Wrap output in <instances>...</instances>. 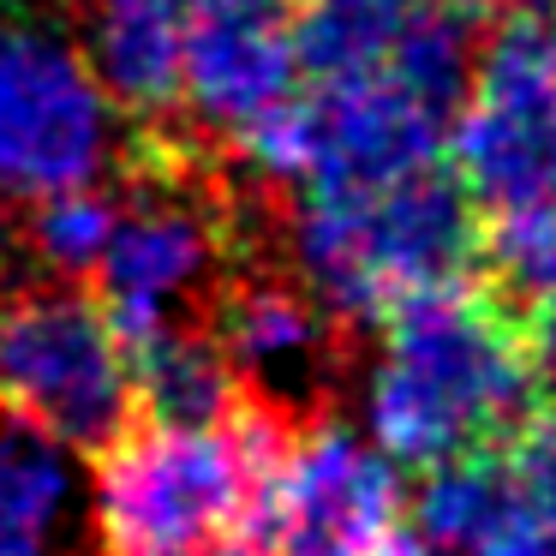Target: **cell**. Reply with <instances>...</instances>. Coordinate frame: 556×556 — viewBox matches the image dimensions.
Masks as SVG:
<instances>
[{"mask_svg": "<svg viewBox=\"0 0 556 556\" xmlns=\"http://www.w3.org/2000/svg\"><path fill=\"white\" fill-rule=\"evenodd\" d=\"M383 353L365 377V431L395 467H437L508 443L532 419L520 317L467 276L407 293L383 317Z\"/></svg>", "mask_w": 556, "mask_h": 556, "instance_id": "6da1fadb", "label": "cell"}, {"mask_svg": "<svg viewBox=\"0 0 556 556\" xmlns=\"http://www.w3.org/2000/svg\"><path fill=\"white\" fill-rule=\"evenodd\" d=\"M293 281L336 324H377L407 293L472 276L479 216L460 180L437 162L389 186L300 192L288 216Z\"/></svg>", "mask_w": 556, "mask_h": 556, "instance_id": "7a4b0ae2", "label": "cell"}, {"mask_svg": "<svg viewBox=\"0 0 556 556\" xmlns=\"http://www.w3.org/2000/svg\"><path fill=\"white\" fill-rule=\"evenodd\" d=\"M293 425L245 401L228 425H132L97 455L102 556H180L192 544L245 532L276 448Z\"/></svg>", "mask_w": 556, "mask_h": 556, "instance_id": "3957f363", "label": "cell"}, {"mask_svg": "<svg viewBox=\"0 0 556 556\" xmlns=\"http://www.w3.org/2000/svg\"><path fill=\"white\" fill-rule=\"evenodd\" d=\"M0 407L90 460L138 425L132 353L85 281L37 276L0 300Z\"/></svg>", "mask_w": 556, "mask_h": 556, "instance_id": "277c9868", "label": "cell"}, {"mask_svg": "<svg viewBox=\"0 0 556 556\" xmlns=\"http://www.w3.org/2000/svg\"><path fill=\"white\" fill-rule=\"evenodd\" d=\"M448 174L472 204H532L556 192V18L515 13L472 61L443 132Z\"/></svg>", "mask_w": 556, "mask_h": 556, "instance_id": "5b68a950", "label": "cell"}, {"mask_svg": "<svg viewBox=\"0 0 556 556\" xmlns=\"http://www.w3.org/2000/svg\"><path fill=\"white\" fill-rule=\"evenodd\" d=\"M121 114L85 54L30 25H0V204L97 186L121 150Z\"/></svg>", "mask_w": 556, "mask_h": 556, "instance_id": "8992f818", "label": "cell"}, {"mask_svg": "<svg viewBox=\"0 0 556 556\" xmlns=\"http://www.w3.org/2000/svg\"><path fill=\"white\" fill-rule=\"evenodd\" d=\"M401 520V472L341 419H305L257 484L245 539L269 556H348Z\"/></svg>", "mask_w": 556, "mask_h": 556, "instance_id": "52a82bcc", "label": "cell"}, {"mask_svg": "<svg viewBox=\"0 0 556 556\" xmlns=\"http://www.w3.org/2000/svg\"><path fill=\"white\" fill-rule=\"evenodd\" d=\"M204 329L240 371L252 407L276 413L281 425L324 419V401L336 389V317L312 300L293 276L269 269H228L204 312Z\"/></svg>", "mask_w": 556, "mask_h": 556, "instance_id": "ba28073f", "label": "cell"}, {"mask_svg": "<svg viewBox=\"0 0 556 556\" xmlns=\"http://www.w3.org/2000/svg\"><path fill=\"white\" fill-rule=\"evenodd\" d=\"M300 85L281 0H192L180 54V109L192 114V132L228 144Z\"/></svg>", "mask_w": 556, "mask_h": 556, "instance_id": "9c48e42d", "label": "cell"}, {"mask_svg": "<svg viewBox=\"0 0 556 556\" xmlns=\"http://www.w3.org/2000/svg\"><path fill=\"white\" fill-rule=\"evenodd\" d=\"M312 180L300 192H348V186H389L443 162L448 121L425 109L395 78H348L312 85Z\"/></svg>", "mask_w": 556, "mask_h": 556, "instance_id": "30bf717a", "label": "cell"}, {"mask_svg": "<svg viewBox=\"0 0 556 556\" xmlns=\"http://www.w3.org/2000/svg\"><path fill=\"white\" fill-rule=\"evenodd\" d=\"M192 0H78L85 66L114 114L156 126L180 114V54Z\"/></svg>", "mask_w": 556, "mask_h": 556, "instance_id": "8fae6325", "label": "cell"}, {"mask_svg": "<svg viewBox=\"0 0 556 556\" xmlns=\"http://www.w3.org/2000/svg\"><path fill=\"white\" fill-rule=\"evenodd\" d=\"M132 395L138 419L150 425H228L245 413V389L233 359L204 324H168L156 336L132 341Z\"/></svg>", "mask_w": 556, "mask_h": 556, "instance_id": "7c38bea8", "label": "cell"}, {"mask_svg": "<svg viewBox=\"0 0 556 556\" xmlns=\"http://www.w3.org/2000/svg\"><path fill=\"white\" fill-rule=\"evenodd\" d=\"M419 7L425 0H300V13L288 18L300 78L305 85L377 78Z\"/></svg>", "mask_w": 556, "mask_h": 556, "instance_id": "4fadbf2b", "label": "cell"}, {"mask_svg": "<svg viewBox=\"0 0 556 556\" xmlns=\"http://www.w3.org/2000/svg\"><path fill=\"white\" fill-rule=\"evenodd\" d=\"M66 503L73 479L61 448L0 407V556H61Z\"/></svg>", "mask_w": 556, "mask_h": 556, "instance_id": "5bb4252c", "label": "cell"}, {"mask_svg": "<svg viewBox=\"0 0 556 556\" xmlns=\"http://www.w3.org/2000/svg\"><path fill=\"white\" fill-rule=\"evenodd\" d=\"M515 503V479L496 448H467L437 467H419L413 491V527L437 556H467Z\"/></svg>", "mask_w": 556, "mask_h": 556, "instance_id": "9a60e30c", "label": "cell"}, {"mask_svg": "<svg viewBox=\"0 0 556 556\" xmlns=\"http://www.w3.org/2000/svg\"><path fill=\"white\" fill-rule=\"evenodd\" d=\"M25 216L13 222L18 252L37 264V276L54 281H90L102 264V245L114 233V210L121 198L102 192V186H66V192H49L37 204H18Z\"/></svg>", "mask_w": 556, "mask_h": 556, "instance_id": "2e32d148", "label": "cell"}, {"mask_svg": "<svg viewBox=\"0 0 556 556\" xmlns=\"http://www.w3.org/2000/svg\"><path fill=\"white\" fill-rule=\"evenodd\" d=\"M479 257L491 264V293L508 312L556 305V192L496 210V222L479 233Z\"/></svg>", "mask_w": 556, "mask_h": 556, "instance_id": "e0dca14e", "label": "cell"}, {"mask_svg": "<svg viewBox=\"0 0 556 556\" xmlns=\"http://www.w3.org/2000/svg\"><path fill=\"white\" fill-rule=\"evenodd\" d=\"M508 479H515V496L544 515L556 527V413H539V419H520L508 431Z\"/></svg>", "mask_w": 556, "mask_h": 556, "instance_id": "ac0fdd59", "label": "cell"}, {"mask_svg": "<svg viewBox=\"0 0 556 556\" xmlns=\"http://www.w3.org/2000/svg\"><path fill=\"white\" fill-rule=\"evenodd\" d=\"M520 329V371H527L532 407L556 413V305H532Z\"/></svg>", "mask_w": 556, "mask_h": 556, "instance_id": "d6986e66", "label": "cell"}, {"mask_svg": "<svg viewBox=\"0 0 556 556\" xmlns=\"http://www.w3.org/2000/svg\"><path fill=\"white\" fill-rule=\"evenodd\" d=\"M467 556H556V527L544 515H532V508L515 496V503H508V515L496 520V527L484 532Z\"/></svg>", "mask_w": 556, "mask_h": 556, "instance_id": "ffe728a7", "label": "cell"}, {"mask_svg": "<svg viewBox=\"0 0 556 556\" xmlns=\"http://www.w3.org/2000/svg\"><path fill=\"white\" fill-rule=\"evenodd\" d=\"M348 556H437V551L419 539V532H401V527H389V532H377L371 544H359V551H348Z\"/></svg>", "mask_w": 556, "mask_h": 556, "instance_id": "44dd1931", "label": "cell"}, {"mask_svg": "<svg viewBox=\"0 0 556 556\" xmlns=\"http://www.w3.org/2000/svg\"><path fill=\"white\" fill-rule=\"evenodd\" d=\"M180 556H269L257 539H245V532H228V539H210V544H192V551Z\"/></svg>", "mask_w": 556, "mask_h": 556, "instance_id": "7402d4cb", "label": "cell"}, {"mask_svg": "<svg viewBox=\"0 0 556 556\" xmlns=\"http://www.w3.org/2000/svg\"><path fill=\"white\" fill-rule=\"evenodd\" d=\"M448 7H460V13H551L556 0H448Z\"/></svg>", "mask_w": 556, "mask_h": 556, "instance_id": "603a6c76", "label": "cell"}]
</instances>
